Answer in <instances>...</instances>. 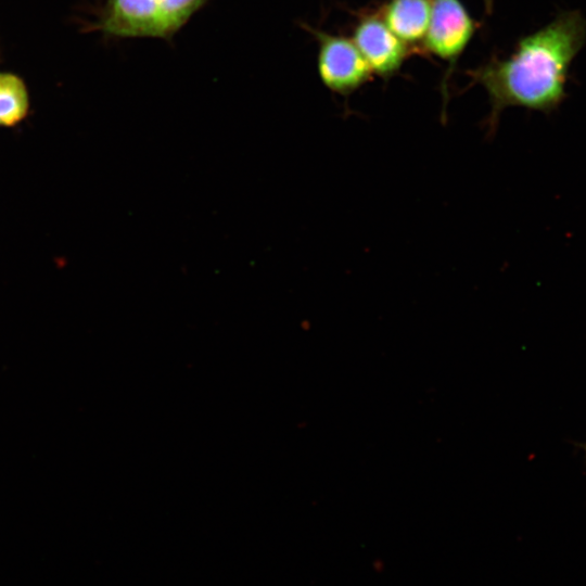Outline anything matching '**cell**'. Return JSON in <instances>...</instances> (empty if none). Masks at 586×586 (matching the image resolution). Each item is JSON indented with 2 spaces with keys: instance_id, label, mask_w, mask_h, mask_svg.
Returning a JSON list of instances; mask_svg holds the SVG:
<instances>
[{
  "instance_id": "obj_1",
  "label": "cell",
  "mask_w": 586,
  "mask_h": 586,
  "mask_svg": "<svg viewBox=\"0 0 586 586\" xmlns=\"http://www.w3.org/2000/svg\"><path fill=\"white\" fill-rule=\"evenodd\" d=\"M586 41V18L577 10L561 11L540 29L522 37L507 58L493 56L469 71L488 95V132L500 113L520 106L543 113L556 111L566 97L572 62Z\"/></svg>"
},
{
  "instance_id": "obj_2",
  "label": "cell",
  "mask_w": 586,
  "mask_h": 586,
  "mask_svg": "<svg viewBox=\"0 0 586 586\" xmlns=\"http://www.w3.org/2000/svg\"><path fill=\"white\" fill-rule=\"evenodd\" d=\"M207 0H106L91 25L117 38L173 37Z\"/></svg>"
},
{
  "instance_id": "obj_3",
  "label": "cell",
  "mask_w": 586,
  "mask_h": 586,
  "mask_svg": "<svg viewBox=\"0 0 586 586\" xmlns=\"http://www.w3.org/2000/svg\"><path fill=\"white\" fill-rule=\"evenodd\" d=\"M477 27V23L460 0H431V18L422 52L448 63V72L442 85L444 105L448 98L449 76Z\"/></svg>"
},
{
  "instance_id": "obj_4",
  "label": "cell",
  "mask_w": 586,
  "mask_h": 586,
  "mask_svg": "<svg viewBox=\"0 0 586 586\" xmlns=\"http://www.w3.org/2000/svg\"><path fill=\"white\" fill-rule=\"evenodd\" d=\"M318 43L317 69L330 91L349 95L372 78V71L352 38L309 29Z\"/></svg>"
},
{
  "instance_id": "obj_5",
  "label": "cell",
  "mask_w": 586,
  "mask_h": 586,
  "mask_svg": "<svg viewBox=\"0 0 586 586\" xmlns=\"http://www.w3.org/2000/svg\"><path fill=\"white\" fill-rule=\"evenodd\" d=\"M352 40L377 76L388 79L400 71L412 53L385 24L379 10L362 12L353 28Z\"/></svg>"
},
{
  "instance_id": "obj_6",
  "label": "cell",
  "mask_w": 586,
  "mask_h": 586,
  "mask_svg": "<svg viewBox=\"0 0 586 586\" xmlns=\"http://www.w3.org/2000/svg\"><path fill=\"white\" fill-rule=\"evenodd\" d=\"M379 12L388 28L412 52H422L431 18V0H387Z\"/></svg>"
},
{
  "instance_id": "obj_7",
  "label": "cell",
  "mask_w": 586,
  "mask_h": 586,
  "mask_svg": "<svg viewBox=\"0 0 586 586\" xmlns=\"http://www.w3.org/2000/svg\"><path fill=\"white\" fill-rule=\"evenodd\" d=\"M30 113V94L25 80L13 72H0V128H15Z\"/></svg>"
},
{
  "instance_id": "obj_8",
  "label": "cell",
  "mask_w": 586,
  "mask_h": 586,
  "mask_svg": "<svg viewBox=\"0 0 586 586\" xmlns=\"http://www.w3.org/2000/svg\"><path fill=\"white\" fill-rule=\"evenodd\" d=\"M487 11L489 12L492 10L493 2L492 0H484Z\"/></svg>"
},
{
  "instance_id": "obj_9",
  "label": "cell",
  "mask_w": 586,
  "mask_h": 586,
  "mask_svg": "<svg viewBox=\"0 0 586 586\" xmlns=\"http://www.w3.org/2000/svg\"><path fill=\"white\" fill-rule=\"evenodd\" d=\"M585 453H586V446H585Z\"/></svg>"
}]
</instances>
